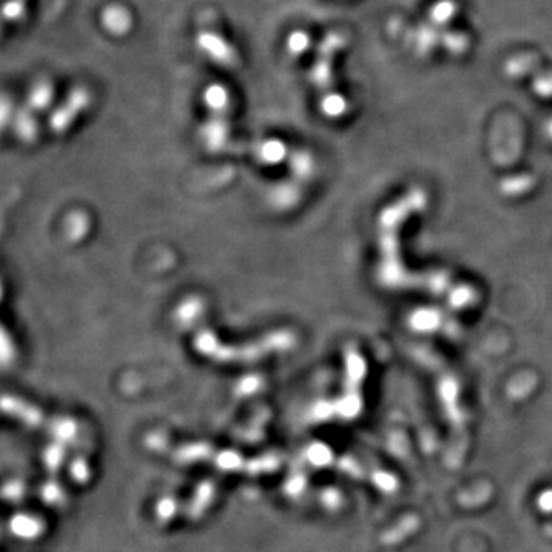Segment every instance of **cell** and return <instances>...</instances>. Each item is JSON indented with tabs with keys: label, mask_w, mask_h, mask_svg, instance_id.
<instances>
[{
	"label": "cell",
	"mask_w": 552,
	"mask_h": 552,
	"mask_svg": "<svg viewBox=\"0 0 552 552\" xmlns=\"http://www.w3.org/2000/svg\"><path fill=\"white\" fill-rule=\"evenodd\" d=\"M103 22L114 35H125L133 26V15L122 6H109L108 10L105 11Z\"/></svg>",
	"instance_id": "cell-3"
},
{
	"label": "cell",
	"mask_w": 552,
	"mask_h": 552,
	"mask_svg": "<svg viewBox=\"0 0 552 552\" xmlns=\"http://www.w3.org/2000/svg\"><path fill=\"white\" fill-rule=\"evenodd\" d=\"M286 48H287L288 55L292 57H303L304 55H307L310 48H312V39L310 35L303 30H296L294 33H290L286 42Z\"/></svg>",
	"instance_id": "cell-4"
},
{
	"label": "cell",
	"mask_w": 552,
	"mask_h": 552,
	"mask_svg": "<svg viewBox=\"0 0 552 552\" xmlns=\"http://www.w3.org/2000/svg\"><path fill=\"white\" fill-rule=\"evenodd\" d=\"M344 46L343 35H326L316 48L310 66V82L323 93L321 108L328 117H339L347 111L346 97L337 94L335 86V62Z\"/></svg>",
	"instance_id": "cell-1"
},
{
	"label": "cell",
	"mask_w": 552,
	"mask_h": 552,
	"mask_svg": "<svg viewBox=\"0 0 552 552\" xmlns=\"http://www.w3.org/2000/svg\"><path fill=\"white\" fill-rule=\"evenodd\" d=\"M196 45L201 55H206L212 64L225 68H234L238 64V53L234 45L216 31L201 30L196 35Z\"/></svg>",
	"instance_id": "cell-2"
}]
</instances>
